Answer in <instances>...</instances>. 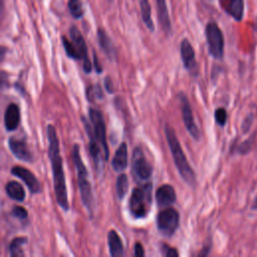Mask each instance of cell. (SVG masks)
<instances>
[{
    "label": "cell",
    "instance_id": "6da1fadb",
    "mask_svg": "<svg viewBox=\"0 0 257 257\" xmlns=\"http://www.w3.org/2000/svg\"><path fill=\"white\" fill-rule=\"evenodd\" d=\"M47 140H48V158L50 160L52 175H53V187L56 202L59 207L67 211L69 209L67 189L65 185V177L62 166V159L60 156L59 141L55 127L52 124H48L46 127Z\"/></svg>",
    "mask_w": 257,
    "mask_h": 257
},
{
    "label": "cell",
    "instance_id": "7a4b0ae2",
    "mask_svg": "<svg viewBox=\"0 0 257 257\" xmlns=\"http://www.w3.org/2000/svg\"><path fill=\"white\" fill-rule=\"evenodd\" d=\"M165 134H166V139H167L172 157L174 159V162L178 169L179 174L181 175L184 181H186L189 185L193 186L196 183L195 173L187 161V158L181 148V145L178 141L176 133L174 132V130L169 123L165 124Z\"/></svg>",
    "mask_w": 257,
    "mask_h": 257
},
{
    "label": "cell",
    "instance_id": "3957f363",
    "mask_svg": "<svg viewBox=\"0 0 257 257\" xmlns=\"http://www.w3.org/2000/svg\"><path fill=\"white\" fill-rule=\"evenodd\" d=\"M72 160L76 168L77 183H78L82 204L86 208V210L89 213H91L93 208V195H92L91 186L88 180V173L81 159V156L79 153V147L77 144H75L72 148Z\"/></svg>",
    "mask_w": 257,
    "mask_h": 257
},
{
    "label": "cell",
    "instance_id": "277c9868",
    "mask_svg": "<svg viewBox=\"0 0 257 257\" xmlns=\"http://www.w3.org/2000/svg\"><path fill=\"white\" fill-rule=\"evenodd\" d=\"M152 205V184L147 183L133 190L128 209L135 218H144L148 215Z\"/></svg>",
    "mask_w": 257,
    "mask_h": 257
},
{
    "label": "cell",
    "instance_id": "5b68a950",
    "mask_svg": "<svg viewBox=\"0 0 257 257\" xmlns=\"http://www.w3.org/2000/svg\"><path fill=\"white\" fill-rule=\"evenodd\" d=\"M205 35L208 44L209 54L216 60L223 59L224 56V36L219 25L215 21L207 23Z\"/></svg>",
    "mask_w": 257,
    "mask_h": 257
},
{
    "label": "cell",
    "instance_id": "8992f818",
    "mask_svg": "<svg viewBox=\"0 0 257 257\" xmlns=\"http://www.w3.org/2000/svg\"><path fill=\"white\" fill-rule=\"evenodd\" d=\"M179 213L174 208L166 207L157 215V228L165 237H171L179 227Z\"/></svg>",
    "mask_w": 257,
    "mask_h": 257
},
{
    "label": "cell",
    "instance_id": "52a82bcc",
    "mask_svg": "<svg viewBox=\"0 0 257 257\" xmlns=\"http://www.w3.org/2000/svg\"><path fill=\"white\" fill-rule=\"evenodd\" d=\"M132 171L134 176L139 181H146L152 176L153 168L146 159L141 147H137L134 150L132 159Z\"/></svg>",
    "mask_w": 257,
    "mask_h": 257
},
{
    "label": "cell",
    "instance_id": "ba28073f",
    "mask_svg": "<svg viewBox=\"0 0 257 257\" xmlns=\"http://www.w3.org/2000/svg\"><path fill=\"white\" fill-rule=\"evenodd\" d=\"M89 112V118L93 127L94 135L96 139L98 140L99 144L101 145V148L104 153V160L108 159V146L106 142V134H105V123H104V118L100 110L89 107L88 109Z\"/></svg>",
    "mask_w": 257,
    "mask_h": 257
},
{
    "label": "cell",
    "instance_id": "9c48e42d",
    "mask_svg": "<svg viewBox=\"0 0 257 257\" xmlns=\"http://www.w3.org/2000/svg\"><path fill=\"white\" fill-rule=\"evenodd\" d=\"M69 36H70V40L74 43V45L76 46V48L81 56L83 70L85 71V73H89L91 71V62L88 58L87 46H86V43H85V40H84L82 34L80 33V31L78 30V28L75 25H72L69 28Z\"/></svg>",
    "mask_w": 257,
    "mask_h": 257
},
{
    "label": "cell",
    "instance_id": "30bf717a",
    "mask_svg": "<svg viewBox=\"0 0 257 257\" xmlns=\"http://www.w3.org/2000/svg\"><path fill=\"white\" fill-rule=\"evenodd\" d=\"M180 100H181V111H182V117H183L184 124H185L188 133L191 135V137L194 140L199 141L201 134H200V131L195 122L190 102H189L187 96L184 94H181Z\"/></svg>",
    "mask_w": 257,
    "mask_h": 257
},
{
    "label": "cell",
    "instance_id": "8fae6325",
    "mask_svg": "<svg viewBox=\"0 0 257 257\" xmlns=\"http://www.w3.org/2000/svg\"><path fill=\"white\" fill-rule=\"evenodd\" d=\"M180 52H181V58H182L184 67L188 71L196 75L198 71V65L195 57V50L187 38H184L182 40L180 45Z\"/></svg>",
    "mask_w": 257,
    "mask_h": 257
},
{
    "label": "cell",
    "instance_id": "7c38bea8",
    "mask_svg": "<svg viewBox=\"0 0 257 257\" xmlns=\"http://www.w3.org/2000/svg\"><path fill=\"white\" fill-rule=\"evenodd\" d=\"M11 174L22 180L32 194H38L40 191V183L35 175L28 169L21 166H14L11 169Z\"/></svg>",
    "mask_w": 257,
    "mask_h": 257
},
{
    "label": "cell",
    "instance_id": "4fadbf2b",
    "mask_svg": "<svg viewBox=\"0 0 257 257\" xmlns=\"http://www.w3.org/2000/svg\"><path fill=\"white\" fill-rule=\"evenodd\" d=\"M82 122H83V125L85 127V132L88 136V140H89V144H88V148H89V153H90V156L91 158L93 159V162L96 166V168L98 169L99 168V165L101 164V155H100V148L98 146L99 142L98 140L96 139L95 135H94V132H93V128L90 126V124L88 123L87 119L82 116Z\"/></svg>",
    "mask_w": 257,
    "mask_h": 257
},
{
    "label": "cell",
    "instance_id": "5bb4252c",
    "mask_svg": "<svg viewBox=\"0 0 257 257\" xmlns=\"http://www.w3.org/2000/svg\"><path fill=\"white\" fill-rule=\"evenodd\" d=\"M220 7L235 21L244 17V0H219Z\"/></svg>",
    "mask_w": 257,
    "mask_h": 257
},
{
    "label": "cell",
    "instance_id": "9a60e30c",
    "mask_svg": "<svg viewBox=\"0 0 257 257\" xmlns=\"http://www.w3.org/2000/svg\"><path fill=\"white\" fill-rule=\"evenodd\" d=\"M8 146L11 153L19 160L25 162H31L33 157L28 149V146L24 140H19L15 138H10L8 141Z\"/></svg>",
    "mask_w": 257,
    "mask_h": 257
},
{
    "label": "cell",
    "instance_id": "2e32d148",
    "mask_svg": "<svg viewBox=\"0 0 257 257\" xmlns=\"http://www.w3.org/2000/svg\"><path fill=\"white\" fill-rule=\"evenodd\" d=\"M20 123V109L19 106L11 102L6 107L5 113H4V125L7 132H13L15 131Z\"/></svg>",
    "mask_w": 257,
    "mask_h": 257
},
{
    "label": "cell",
    "instance_id": "e0dca14e",
    "mask_svg": "<svg viewBox=\"0 0 257 257\" xmlns=\"http://www.w3.org/2000/svg\"><path fill=\"white\" fill-rule=\"evenodd\" d=\"M156 201L159 207H169L176 202V192L171 185H163L156 192Z\"/></svg>",
    "mask_w": 257,
    "mask_h": 257
},
{
    "label": "cell",
    "instance_id": "ac0fdd59",
    "mask_svg": "<svg viewBox=\"0 0 257 257\" xmlns=\"http://www.w3.org/2000/svg\"><path fill=\"white\" fill-rule=\"evenodd\" d=\"M156 3H157L159 22L162 26L163 31L167 35H169V34H171V31H172V25H171V20H170V16H169L167 1L166 0H156Z\"/></svg>",
    "mask_w": 257,
    "mask_h": 257
},
{
    "label": "cell",
    "instance_id": "d6986e66",
    "mask_svg": "<svg viewBox=\"0 0 257 257\" xmlns=\"http://www.w3.org/2000/svg\"><path fill=\"white\" fill-rule=\"evenodd\" d=\"M96 36H97V41H98L100 48L106 54V56L110 60H112L115 57V49H114L113 43H112L111 39L109 38V36L107 35L106 31L102 28H98L97 32H96Z\"/></svg>",
    "mask_w": 257,
    "mask_h": 257
},
{
    "label": "cell",
    "instance_id": "ffe728a7",
    "mask_svg": "<svg viewBox=\"0 0 257 257\" xmlns=\"http://www.w3.org/2000/svg\"><path fill=\"white\" fill-rule=\"evenodd\" d=\"M111 166L116 172H121L127 167V147L125 143H121L115 151Z\"/></svg>",
    "mask_w": 257,
    "mask_h": 257
},
{
    "label": "cell",
    "instance_id": "44dd1931",
    "mask_svg": "<svg viewBox=\"0 0 257 257\" xmlns=\"http://www.w3.org/2000/svg\"><path fill=\"white\" fill-rule=\"evenodd\" d=\"M107 244L109 248V253L113 257L123 255V246L120 237L114 230H110L107 234Z\"/></svg>",
    "mask_w": 257,
    "mask_h": 257
},
{
    "label": "cell",
    "instance_id": "7402d4cb",
    "mask_svg": "<svg viewBox=\"0 0 257 257\" xmlns=\"http://www.w3.org/2000/svg\"><path fill=\"white\" fill-rule=\"evenodd\" d=\"M6 194L12 200L22 202L25 199V191L23 187L16 181H10L5 186Z\"/></svg>",
    "mask_w": 257,
    "mask_h": 257
},
{
    "label": "cell",
    "instance_id": "603a6c76",
    "mask_svg": "<svg viewBox=\"0 0 257 257\" xmlns=\"http://www.w3.org/2000/svg\"><path fill=\"white\" fill-rule=\"evenodd\" d=\"M139 3H140L141 15H142L143 22L145 23V25L151 32H154L155 25H154V22L152 19V12H151L152 9H151V4H150L149 0H139Z\"/></svg>",
    "mask_w": 257,
    "mask_h": 257
},
{
    "label": "cell",
    "instance_id": "cb8c5ba5",
    "mask_svg": "<svg viewBox=\"0 0 257 257\" xmlns=\"http://www.w3.org/2000/svg\"><path fill=\"white\" fill-rule=\"evenodd\" d=\"M27 242V238L26 237H16L14 238L10 244H9V254L12 257H18V256H22L23 252L21 250V247L26 244Z\"/></svg>",
    "mask_w": 257,
    "mask_h": 257
},
{
    "label": "cell",
    "instance_id": "d4e9b609",
    "mask_svg": "<svg viewBox=\"0 0 257 257\" xmlns=\"http://www.w3.org/2000/svg\"><path fill=\"white\" fill-rule=\"evenodd\" d=\"M61 41H62V45H63L64 51H65L66 55L69 58H72L74 60L81 59V56H80L76 46L74 45V43L72 41L67 39V37H65V36H61Z\"/></svg>",
    "mask_w": 257,
    "mask_h": 257
},
{
    "label": "cell",
    "instance_id": "484cf974",
    "mask_svg": "<svg viewBox=\"0 0 257 257\" xmlns=\"http://www.w3.org/2000/svg\"><path fill=\"white\" fill-rule=\"evenodd\" d=\"M116 194L119 200L123 199L128 189V180L125 174H119L116 179Z\"/></svg>",
    "mask_w": 257,
    "mask_h": 257
},
{
    "label": "cell",
    "instance_id": "4316f807",
    "mask_svg": "<svg viewBox=\"0 0 257 257\" xmlns=\"http://www.w3.org/2000/svg\"><path fill=\"white\" fill-rule=\"evenodd\" d=\"M67 7L73 18L79 19L83 16L84 10H83V5L81 0H68Z\"/></svg>",
    "mask_w": 257,
    "mask_h": 257
},
{
    "label": "cell",
    "instance_id": "83f0119b",
    "mask_svg": "<svg viewBox=\"0 0 257 257\" xmlns=\"http://www.w3.org/2000/svg\"><path fill=\"white\" fill-rule=\"evenodd\" d=\"M252 138H249L248 140L235 146V150H232V152H236V154L239 155H246L252 150Z\"/></svg>",
    "mask_w": 257,
    "mask_h": 257
},
{
    "label": "cell",
    "instance_id": "f1b7e54d",
    "mask_svg": "<svg viewBox=\"0 0 257 257\" xmlns=\"http://www.w3.org/2000/svg\"><path fill=\"white\" fill-rule=\"evenodd\" d=\"M214 117H215V121L219 126H224L227 123V119H228V114L227 111L224 107H218L215 112H214Z\"/></svg>",
    "mask_w": 257,
    "mask_h": 257
},
{
    "label": "cell",
    "instance_id": "f546056e",
    "mask_svg": "<svg viewBox=\"0 0 257 257\" xmlns=\"http://www.w3.org/2000/svg\"><path fill=\"white\" fill-rule=\"evenodd\" d=\"M11 214L15 217V218H18L20 220H24L28 217V212L25 208L21 207V206H15L13 207L12 211H11Z\"/></svg>",
    "mask_w": 257,
    "mask_h": 257
},
{
    "label": "cell",
    "instance_id": "4dcf8cb0",
    "mask_svg": "<svg viewBox=\"0 0 257 257\" xmlns=\"http://www.w3.org/2000/svg\"><path fill=\"white\" fill-rule=\"evenodd\" d=\"M161 250H162V254L164 256H167V257H177V256H179L178 251L175 248L169 246L168 244L163 243Z\"/></svg>",
    "mask_w": 257,
    "mask_h": 257
},
{
    "label": "cell",
    "instance_id": "1f68e13d",
    "mask_svg": "<svg viewBox=\"0 0 257 257\" xmlns=\"http://www.w3.org/2000/svg\"><path fill=\"white\" fill-rule=\"evenodd\" d=\"M252 121H253V115L252 114H248L244 118V120L242 122V131H243V133H247L250 130V127L252 125Z\"/></svg>",
    "mask_w": 257,
    "mask_h": 257
},
{
    "label": "cell",
    "instance_id": "d6a6232c",
    "mask_svg": "<svg viewBox=\"0 0 257 257\" xmlns=\"http://www.w3.org/2000/svg\"><path fill=\"white\" fill-rule=\"evenodd\" d=\"M144 255H145V251H144V248H143L142 244L139 243V242H137V243L135 244V256H137V257H142V256H144Z\"/></svg>",
    "mask_w": 257,
    "mask_h": 257
},
{
    "label": "cell",
    "instance_id": "836d02e7",
    "mask_svg": "<svg viewBox=\"0 0 257 257\" xmlns=\"http://www.w3.org/2000/svg\"><path fill=\"white\" fill-rule=\"evenodd\" d=\"M104 87L107 90V92H109V93L112 92V89H111L112 88V80H110V78L108 76L104 80Z\"/></svg>",
    "mask_w": 257,
    "mask_h": 257
},
{
    "label": "cell",
    "instance_id": "e575fe53",
    "mask_svg": "<svg viewBox=\"0 0 257 257\" xmlns=\"http://www.w3.org/2000/svg\"><path fill=\"white\" fill-rule=\"evenodd\" d=\"M93 63H94V67H95L96 72H97V73H100V72L102 71V68H101V66H100L99 63H98V59H97L95 53H93Z\"/></svg>",
    "mask_w": 257,
    "mask_h": 257
},
{
    "label": "cell",
    "instance_id": "d590c367",
    "mask_svg": "<svg viewBox=\"0 0 257 257\" xmlns=\"http://www.w3.org/2000/svg\"><path fill=\"white\" fill-rule=\"evenodd\" d=\"M251 210H257V195L253 199V203L251 205Z\"/></svg>",
    "mask_w": 257,
    "mask_h": 257
},
{
    "label": "cell",
    "instance_id": "8d00e7d4",
    "mask_svg": "<svg viewBox=\"0 0 257 257\" xmlns=\"http://www.w3.org/2000/svg\"><path fill=\"white\" fill-rule=\"evenodd\" d=\"M108 1H109V2H111V1H112V0H108Z\"/></svg>",
    "mask_w": 257,
    "mask_h": 257
}]
</instances>
